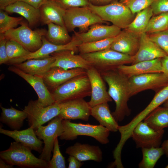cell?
<instances>
[{
	"label": "cell",
	"instance_id": "6da1fadb",
	"mask_svg": "<svg viewBox=\"0 0 168 168\" xmlns=\"http://www.w3.org/2000/svg\"><path fill=\"white\" fill-rule=\"evenodd\" d=\"M100 73L108 86V92L109 95L115 103V109L112 113V115L118 122H120L125 116L129 115L131 113L127 103L130 97L128 78L117 69Z\"/></svg>",
	"mask_w": 168,
	"mask_h": 168
},
{
	"label": "cell",
	"instance_id": "7a4b0ae2",
	"mask_svg": "<svg viewBox=\"0 0 168 168\" xmlns=\"http://www.w3.org/2000/svg\"><path fill=\"white\" fill-rule=\"evenodd\" d=\"M31 150L22 143L15 141L9 148L0 152V158L7 163L21 167L48 168V162L35 156Z\"/></svg>",
	"mask_w": 168,
	"mask_h": 168
},
{
	"label": "cell",
	"instance_id": "3957f363",
	"mask_svg": "<svg viewBox=\"0 0 168 168\" xmlns=\"http://www.w3.org/2000/svg\"><path fill=\"white\" fill-rule=\"evenodd\" d=\"M88 6L103 21L110 22L121 29H126L135 17V14L123 2L115 1L101 6L90 3Z\"/></svg>",
	"mask_w": 168,
	"mask_h": 168
},
{
	"label": "cell",
	"instance_id": "277c9868",
	"mask_svg": "<svg viewBox=\"0 0 168 168\" xmlns=\"http://www.w3.org/2000/svg\"><path fill=\"white\" fill-rule=\"evenodd\" d=\"M55 102L60 104L71 100L90 96V83L86 73L74 77L51 92Z\"/></svg>",
	"mask_w": 168,
	"mask_h": 168
},
{
	"label": "cell",
	"instance_id": "5b68a950",
	"mask_svg": "<svg viewBox=\"0 0 168 168\" xmlns=\"http://www.w3.org/2000/svg\"><path fill=\"white\" fill-rule=\"evenodd\" d=\"M62 123L63 132L59 137L61 140H72L78 136L84 135L92 137L103 144L109 142L108 137L110 131L100 124L76 123L66 119L62 120Z\"/></svg>",
	"mask_w": 168,
	"mask_h": 168
},
{
	"label": "cell",
	"instance_id": "8992f818",
	"mask_svg": "<svg viewBox=\"0 0 168 168\" xmlns=\"http://www.w3.org/2000/svg\"><path fill=\"white\" fill-rule=\"evenodd\" d=\"M80 54L100 73L116 69L121 65L132 63L133 61L132 56L111 49Z\"/></svg>",
	"mask_w": 168,
	"mask_h": 168
},
{
	"label": "cell",
	"instance_id": "52a82bcc",
	"mask_svg": "<svg viewBox=\"0 0 168 168\" xmlns=\"http://www.w3.org/2000/svg\"><path fill=\"white\" fill-rule=\"evenodd\" d=\"M45 29L32 30L27 22L22 21L20 26L11 29L4 34L7 40L15 41L25 49L31 52L38 50L42 45V38L46 35Z\"/></svg>",
	"mask_w": 168,
	"mask_h": 168
},
{
	"label": "cell",
	"instance_id": "ba28073f",
	"mask_svg": "<svg viewBox=\"0 0 168 168\" xmlns=\"http://www.w3.org/2000/svg\"><path fill=\"white\" fill-rule=\"evenodd\" d=\"M65 26L68 32L78 28L80 32L86 31L92 25L106 23L94 13L88 6L66 10L63 16Z\"/></svg>",
	"mask_w": 168,
	"mask_h": 168
},
{
	"label": "cell",
	"instance_id": "9c48e42d",
	"mask_svg": "<svg viewBox=\"0 0 168 168\" xmlns=\"http://www.w3.org/2000/svg\"><path fill=\"white\" fill-rule=\"evenodd\" d=\"M168 100V84L156 92L147 106L135 116L128 124L119 126L118 131L120 133V139L118 143L123 147L127 141L131 137L133 131L136 126L142 121L151 112Z\"/></svg>",
	"mask_w": 168,
	"mask_h": 168
},
{
	"label": "cell",
	"instance_id": "30bf717a",
	"mask_svg": "<svg viewBox=\"0 0 168 168\" xmlns=\"http://www.w3.org/2000/svg\"><path fill=\"white\" fill-rule=\"evenodd\" d=\"M60 110V104L55 102L51 105L44 106L40 103L38 100H31L23 110L27 115L29 126L35 130L57 116Z\"/></svg>",
	"mask_w": 168,
	"mask_h": 168
},
{
	"label": "cell",
	"instance_id": "8fae6325",
	"mask_svg": "<svg viewBox=\"0 0 168 168\" xmlns=\"http://www.w3.org/2000/svg\"><path fill=\"white\" fill-rule=\"evenodd\" d=\"M130 97L147 90L156 92L168 84V77L164 73H148L128 78Z\"/></svg>",
	"mask_w": 168,
	"mask_h": 168
},
{
	"label": "cell",
	"instance_id": "7c38bea8",
	"mask_svg": "<svg viewBox=\"0 0 168 168\" xmlns=\"http://www.w3.org/2000/svg\"><path fill=\"white\" fill-rule=\"evenodd\" d=\"M62 120L57 116L51 120L47 125L41 126L35 130L36 135L39 139L43 141L44 144L39 158L48 162L51 159L55 139L63 132Z\"/></svg>",
	"mask_w": 168,
	"mask_h": 168
},
{
	"label": "cell",
	"instance_id": "4fadbf2b",
	"mask_svg": "<svg viewBox=\"0 0 168 168\" xmlns=\"http://www.w3.org/2000/svg\"><path fill=\"white\" fill-rule=\"evenodd\" d=\"M42 41L41 47L36 51L24 56L9 60L7 64L13 65L30 59L44 58L50 56L54 52L60 50H68L76 52L78 51V47L82 43L75 35L72 36V39L69 43L64 45L52 43L47 40L45 36L42 37Z\"/></svg>",
	"mask_w": 168,
	"mask_h": 168
},
{
	"label": "cell",
	"instance_id": "5bb4252c",
	"mask_svg": "<svg viewBox=\"0 0 168 168\" xmlns=\"http://www.w3.org/2000/svg\"><path fill=\"white\" fill-rule=\"evenodd\" d=\"M164 133V129L156 130L142 121L134 128L131 137L137 148L159 147Z\"/></svg>",
	"mask_w": 168,
	"mask_h": 168
},
{
	"label": "cell",
	"instance_id": "9a60e30c",
	"mask_svg": "<svg viewBox=\"0 0 168 168\" xmlns=\"http://www.w3.org/2000/svg\"><path fill=\"white\" fill-rule=\"evenodd\" d=\"M86 73L91 90V98L88 102L90 106L92 108L101 104L112 101V99L106 90L105 81L100 73L92 66L86 70Z\"/></svg>",
	"mask_w": 168,
	"mask_h": 168
},
{
	"label": "cell",
	"instance_id": "2e32d148",
	"mask_svg": "<svg viewBox=\"0 0 168 168\" xmlns=\"http://www.w3.org/2000/svg\"><path fill=\"white\" fill-rule=\"evenodd\" d=\"M61 110L57 116L63 120L80 119L87 121L91 108L84 98L69 100L60 103Z\"/></svg>",
	"mask_w": 168,
	"mask_h": 168
},
{
	"label": "cell",
	"instance_id": "e0dca14e",
	"mask_svg": "<svg viewBox=\"0 0 168 168\" xmlns=\"http://www.w3.org/2000/svg\"><path fill=\"white\" fill-rule=\"evenodd\" d=\"M8 69L23 78L33 87L38 95V100L42 105L47 106L55 102L43 77L26 73L13 65Z\"/></svg>",
	"mask_w": 168,
	"mask_h": 168
},
{
	"label": "cell",
	"instance_id": "ac0fdd59",
	"mask_svg": "<svg viewBox=\"0 0 168 168\" xmlns=\"http://www.w3.org/2000/svg\"><path fill=\"white\" fill-rule=\"evenodd\" d=\"M167 54L150 38L145 32L140 35L139 47L137 53L132 56V64L145 61L161 58Z\"/></svg>",
	"mask_w": 168,
	"mask_h": 168
},
{
	"label": "cell",
	"instance_id": "d6986e66",
	"mask_svg": "<svg viewBox=\"0 0 168 168\" xmlns=\"http://www.w3.org/2000/svg\"><path fill=\"white\" fill-rule=\"evenodd\" d=\"M86 73V70L82 68L66 70L55 67L51 68L43 78L48 88L52 91L70 79Z\"/></svg>",
	"mask_w": 168,
	"mask_h": 168
},
{
	"label": "cell",
	"instance_id": "ffe728a7",
	"mask_svg": "<svg viewBox=\"0 0 168 168\" xmlns=\"http://www.w3.org/2000/svg\"><path fill=\"white\" fill-rule=\"evenodd\" d=\"M72 50H65L54 52L50 54L55 58L51 68L58 67L67 70L82 68L87 70L92 66L80 54H74Z\"/></svg>",
	"mask_w": 168,
	"mask_h": 168
},
{
	"label": "cell",
	"instance_id": "44dd1931",
	"mask_svg": "<svg viewBox=\"0 0 168 168\" xmlns=\"http://www.w3.org/2000/svg\"><path fill=\"white\" fill-rule=\"evenodd\" d=\"M89 28L84 32L74 31V35L82 43H86L115 37L121 31V29L114 25H105L100 23L93 25Z\"/></svg>",
	"mask_w": 168,
	"mask_h": 168
},
{
	"label": "cell",
	"instance_id": "7402d4cb",
	"mask_svg": "<svg viewBox=\"0 0 168 168\" xmlns=\"http://www.w3.org/2000/svg\"><path fill=\"white\" fill-rule=\"evenodd\" d=\"M140 35L124 29L115 37L110 49L133 56L138 49Z\"/></svg>",
	"mask_w": 168,
	"mask_h": 168
},
{
	"label": "cell",
	"instance_id": "603a6c76",
	"mask_svg": "<svg viewBox=\"0 0 168 168\" xmlns=\"http://www.w3.org/2000/svg\"><path fill=\"white\" fill-rule=\"evenodd\" d=\"M0 133L13 138L31 150L41 153L43 147V141L36 135L34 129L31 127L21 130H9L0 128Z\"/></svg>",
	"mask_w": 168,
	"mask_h": 168
},
{
	"label": "cell",
	"instance_id": "cb8c5ba5",
	"mask_svg": "<svg viewBox=\"0 0 168 168\" xmlns=\"http://www.w3.org/2000/svg\"><path fill=\"white\" fill-rule=\"evenodd\" d=\"M161 58L141 61L130 65H122L116 69L128 78L142 74L162 72Z\"/></svg>",
	"mask_w": 168,
	"mask_h": 168
},
{
	"label": "cell",
	"instance_id": "d4e9b609",
	"mask_svg": "<svg viewBox=\"0 0 168 168\" xmlns=\"http://www.w3.org/2000/svg\"><path fill=\"white\" fill-rule=\"evenodd\" d=\"M65 153L74 156L82 162L92 160L100 162L102 160V151L97 146L76 142L67 147Z\"/></svg>",
	"mask_w": 168,
	"mask_h": 168
},
{
	"label": "cell",
	"instance_id": "484cf974",
	"mask_svg": "<svg viewBox=\"0 0 168 168\" xmlns=\"http://www.w3.org/2000/svg\"><path fill=\"white\" fill-rule=\"evenodd\" d=\"M39 10L40 23L42 25L53 23L65 27L63 16L66 10L55 0H48L40 7Z\"/></svg>",
	"mask_w": 168,
	"mask_h": 168
},
{
	"label": "cell",
	"instance_id": "4316f807",
	"mask_svg": "<svg viewBox=\"0 0 168 168\" xmlns=\"http://www.w3.org/2000/svg\"><path fill=\"white\" fill-rule=\"evenodd\" d=\"M54 57L50 56L43 58L30 59L13 65L24 72L43 77L51 68Z\"/></svg>",
	"mask_w": 168,
	"mask_h": 168
},
{
	"label": "cell",
	"instance_id": "83f0119b",
	"mask_svg": "<svg viewBox=\"0 0 168 168\" xmlns=\"http://www.w3.org/2000/svg\"><path fill=\"white\" fill-rule=\"evenodd\" d=\"M3 10L9 13H15L22 16L27 20L30 28L36 26L40 22L39 9H36L25 2L18 1L6 7Z\"/></svg>",
	"mask_w": 168,
	"mask_h": 168
},
{
	"label": "cell",
	"instance_id": "f1b7e54d",
	"mask_svg": "<svg viewBox=\"0 0 168 168\" xmlns=\"http://www.w3.org/2000/svg\"><path fill=\"white\" fill-rule=\"evenodd\" d=\"M91 115L110 131L116 132L119 126L110 110L108 103L96 105L91 108Z\"/></svg>",
	"mask_w": 168,
	"mask_h": 168
},
{
	"label": "cell",
	"instance_id": "f546056e",
	"mask_svg": "<svg viewBox=\"0 0 168 168\" xmlns=\"http://www.w3.org/2000/svg\"><path fill=\"white\" fill-rule=\"evenodd\" d=\"M2 110L0 117L1 122L6 124L13 130H19L22 126L27 115L23 110H18L12 106L6 108L0 105Z\"/></svg>",
	"mask_w": 168,
	"mask_h": 168
},
{
	"label": "cell",
	"instance_id": "4dcf8cb0",
	"mask_svg": "<svg viewBox=\"0 0 168 168\" xmlns=\"http://www.w3.org/2000/svg\"><path fill=\"white\" fill-rule=\"evenodd\" d=\"M144 121L156 130L168 127V108L158 107L145 118Z\"/></svg>",
	"mask_w": 168,
	"mask_h": 168
},
{
	"label": "cell",
	"instance_id": "1f68e13d",
	"mask_svg": "<svg viewBox=\"0 0 168 168\" xmlns=\"http://www.w3.org/2000/svg\"><path fill=\"white\" fill-rule=\"evenodd\" d=\"M48 30L45 36L50 42L57 45H64L69 43L72 39L64 26L51 23L47 25Z\"/></svg>",
	"mask_w": 168,
	"mask_h": 168
},
{
	"label": "cell",
	"instance_id": "d6a6232c",
	"mask_svg": "<svg viewBox=\"0 0 168 168\" xmlns=\"http://www.w3.org/2000/svg\"><path fill=\"white\" fill-rule=\"evenodd\" d=\"M136 14L133 20L125 29L140 35L145 32L149 21L153 14L150 6Z\"/></svg>",
	"mask_w": 168,
	"mask_h": 168
},
{
	"label": "cell",
	"instance_id": "836d02e7",
	"mask_svg": "<svg viewBox=\"0 0 168 168\" xmlns=\"http://www.w3.org/2000/svg\"><path fill=\"white\" fill-rule=\"evenodd\" d=\"M142 160L138 165L140 168H153L157 161L164 154L161 147L142 148Z\"/></svg>",
	"mask_w": 168,
	"mask_h": 168
},
{
	"label": "cell",
	"instance_id": "e575fe53",
	"mask_svg": "<svg viewBox=\"0 0 168 168\" xmlns=\"http://www.w3.org/2000/svg\"><path fill=\"white\" fill-rule=\"evenodd\" d=\"M115 37L99 41L82 43L78 47V51L80 54H84L110 49L111 44L115 39Z\"/></svg>",
	"mask_w": 168,
	"mask_h": 168
},
{
	"label": "cell",
	"instance_id": "d590c367",
	"mask_svg": "<svg viewBox=\"0 0 168 168\" xmlns=\"http://www.w3.org/2000/svg\"><path fill=\"white\" fill-rule=\"evenodd\" d=\"M168 29V12L152 16L145 30L147 34Z\"/></svg>",
	"mask_w": 168,
	"mask_h": 168
},
{
	"label": "cell",
	"instance_id": "8d00e7d4",
	"mask_svg": "<svg viewBox=\"0 0 168 168\" xmlns=\"http://www.w3.org/2000/svg\"><path fill=\"white\" fill-rule=\"evenodd\" d=\"M4 10H0V33H5L11 29L16 28L23 20L22 17L9 16Z\"/></svg>",
	"mask_w": 168,
	"mask_h": 168
},
{
	"label": "cell",
	"instance_id": "74e56055",
	"mask_svg": "<svg viewBox=\"0 0 168 168\" xmlns=\"http://www.w3.org/2000/svg\"><path fill=\"white\" fill-rule=\"evenodd\" d=\"M6 49L9 60L24 56L31 53L17 42L10 40H7Z\"/></svg>",
	"mask_w": 168,
	"mask_h": 168
},
{
	"label": "cell",
	"instance_id": "f35d334b",
	"mask_svg": "<svg viewBox=\"0 0 168 168\" xmlns=\"http://www.w3.org/2000/svg\"><path fill=\"white\" fill-rule=\"evenodd\" d=\"M52 157L48 162V168H65V161L60 150L58 138L55 140Z\"/></svg>",
	"mask_w": 168,
	"mask_h": 168
},
{
	"label": "cell",
	"instance_id": "ab89813d",
	"mask_svg": "<svg viewBox=\"0 0 168 168\" xmlns=\"http://www.w3.org/2000/svg\"><path fill=\"white\" fill-rule=\"evenodd\" d=\"M148 35L150 39L168 55V29Z\"/></svg>",
	"mask_w": 168,
	"mask_h": 168
},
{
	"label": "cell",
	"instance_id": "60d3db41",
	"mask_svg": "<svg viewBox=\"0 0 168 168\" xmlns=\"http://www.w3.org/2000/svg\"><path fill=\"white\" fill-rule=\"evenodd\" d=\"M155 0H123L134 14L150 7Z\"/></svg>",
	"mask_w": 168,
	"mask_h": 168
},
{
	"label": "cell",
	"instance_id": "b9f144b4",
	"mask_svg": "<svg viewBox=\"0 0 168 168\" xmlns=\"http://www.w3.org/2000/svg\"><path fill=\"white\" fill-rule=\"evenodd\" d=\"M65 10L74 7L88 6L90 2L88 0H55Z\"/></svg>",
	"mask_w": 168,
	"mask_h": 168
},
{
	"label": "cell",
	"instance_id": "7bdbcfd3",
	"mask_svg": "<svg viewBox=\"0 0 168 168\" xmlns=\"http://www.w3.org/2000/svg\"><path fill=\"white\" fill-rule=\"evenodd\" d=\"M150 7L155 15L168 12V0H155Z\"/></svg>",
	"mask_w": 168,
	"mask_h": 168
},
{
	"label": "cell",
	"instance_id": "ee69618b",
	"mask_svg": "<svg viewBox=\"0 0 168 168\" xmlns=\"http://www.w3.org/2000/svg\"><path fill=\"white\" fill-rule=\"evenodd\" d=\"M7 40L4 34L0 33V64H7L9 61L6 49Z\"/></svg>",
	"mask_w": 168,
	"mask_h": 168
},
{
	"label": "cell",
	"instance_id": "f6af8a7d",
	"mask_svg": "<svg viewBox=\"0 0 168 168\" xmlns=\"http://www.w3.org/2000/svg\"><path fill=\"white\" fill-rule=\"evenodd\" d=\"M68 160L69 162L68 168H79L83 164L82 161L72 156L69 155Z\"/></svg>",
	"mask_w": 168,
	"mask_h": 168
},
{
	"label": "cell",
	"instance_id": "bcb514c9",
	"mask_svg": "<svg viewBox=\"0 0 168 168\" xmlns=\"http://www.w3.org/2000/svg\"><path fill=\"white\" fill-rule=\"evenodd\" d=\"M48 0H18L19 1L26 3L36 9L40 7Z\"/></svg>",
	"mask_w": 168,
	"mask_h": 168
},
{
	"label": "cell",
	"instance_id": "7dc6e473",
	"mask_svg": "<svg viewBox=\"0 0 168 168\" xmlns=\"http://www.w3.org/2000/svg\"><path fill=\"white\" fill-rule=\"evenodd\" d=\"M90 3L97 6H101L117 0H88Z\"/></svg>",
	"mask_w": 168,
	"mask_h": 168
},
{
	"label": "cell",
	"instance_id": "c3c4849f",
	"mask_svg": "<svg viewBox=\"0 0 168 168\" xmlns=\"http://www.w3.org/2000/svg\"><path fill=\"white\" fill-rule=\"evenodd\" d=\"M161 61L163 69L162 72L168 77V55L161 58Z\"/></svg>",
	"mask_w": 168,
	"mask_h": 168
},
{
	"label": "cell",
	"instance_id": "681fc988",
	"mask_svg": "<svg viewBox=\"0 0 168 168\" xmlns=\"http://www.w3.org/2000/svg\"><path fill=\"white\" fill-rule=\"evenodd\" d=\"M18 1V0H0V9L3 10L6 7Z\"/></svg>",
	"mask_w": 168,
	"mask_h": 168
},
{
	"label": "cell",
	"instance_id": "f907efd6",
	"mask_svg": "<svg viewBox=\"0 0 168 168\" xmlns=\"http://www.w3.org/2000/svg\"><path fill=\"white\" fill-rule=\"evenodd\" d=\"M161 147L163 150L164 154L166 155V157H168V138L164 141L161 145Z\"/></svg>",
	"mask_w": 168,
	"mask_h": 168
},
{
	"label": "cell",
	"instance_id": "816d5d0a",
	"mask_svg": "<svg viewBox=\"0 0 168 168\" xmlns=\"http://www.w3.org/2000/svg\"><path fill=\"white\" fill-rule=\"evenodd\" d=\"M13 166L7 163L2 159H0V168H12Z\"/></svg>",
	"mask_w": 168,
	"mask_h": 168
},
{
	"label": "cell",
	"instance_id": "f5cc1de1",
	"mask_svg": "<svg viewBox=\"0 0 168 168\" xmlns=\"http://www.w3.org/2000/svg\"><path fill=\"white\" fill-rule=\"evenodd\" d=\"M164 106L168 108V100L164 103Z\"/></svg>",
	"mask_w": 168,
	"mask_h": 168
},
{
	"label": "cell",
	"instance_id": "db71d44e",
	"mask_svg": "<svg viewBox=\"0 0 168 168\" xmlns=\"http://www.w3.org/2000/svg\"><path fill=\"white\" fill-rule=\"evenodd\" d=\"M166 168H168V165H167L166 166Z\"/></svg>",
	"mask_w": 168,
	"mask_h": 168
}]
</instances>
